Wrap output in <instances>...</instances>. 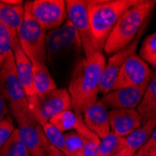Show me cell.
Here are the masks:
<instances>
[{"label": "cell", "mask_w": 156, "mask_h": 156, "mask_svg": "<svg viewBox=\"0 0 156 156\" xmlns=\"http://www.w3.org/2000/svg\"><path fill=\"white\" fill-rule=\"evenodd\" d=\"M105 66L106 60L102 51L84 57L76 65L68 92L71 96L72 108L77 114L82 115L85 109L97 101Z\"/></svg>", "instance_id": "1"}, {"label": "cell", "mask_w": 156, "mask_h": 156, "mask_svg": "<svg viewBox=\"0 0 156 156\" xmlns=\"http://www.w3.org/2000/svg\"><path fill=\"white\" fill-rule=\"evenodd\" d=\"M156 1L151 0H138L136 5L124 11L106 41L103 49L105 53L113 54L129 45L149 22Z\"/></svg>", "instance_id": "2"}, {"label": "cell", "mask_w": 156, "mask_h": 156, "mask_svg": "<svg viewBox=\"0 0 156 156\" xmlns=\"http://www.w3.org/2000/svg\"><path fill=\"white\" fill-rule=\"evenodd\" d=\"M138 0H90L86 1L91 30L103 51L106 41L124 11Z\"/></svg>", "instance_id": "3"}, {"label": "cell", "mask_w": 156, "mask_h": 156, "mask_svg": "<svg viewBox=\"0 0 156 156\" xmlns=\"http://www.w3.org/2000/svg\"><path fill=\"white\" fill-rule=\"evenodd\" d=\"M32 1L24 3V15L18 33L19 44L31 62L47 61L46 33L34 18Z\"/></svg>", "instance_id": "4"}, {"label": "cell", "mask_w": 156, "mask_h": 156, "mask_svg": "<svg viewBox=\"0 0 156 156\" xmlns=\"http://www.w3.org/2000/svg\"><path fill=\"white\" fill-rule=\"evenodd\" d=\"M0 94L8 102L14 118L31 111L17 75L13 51L0 69Z\"/></svg>", "instance_id": "5"}, {"label": "cell", "mask_w": 156, "mask_h": 156, "mask_svg": "<svg viewBox=\"0 0 156 156\" xmlns=\"http://www.w3.org/2000/svg\"><path fill=\"white\" fill-rule=\"evenodd\" d=\"M66 17L72 23L80 37L84 57H89L97 51H102L98 47L93 36L87 13L86 1L82 0H67Z\"/></svg>", "instance_id": "6"}, {"label": "cell", "mask_w": 156, "mask_h": 156, "mask_svg": "<svg viewBox=\"0 0 156 156\" xmlns=\"http://www.w3.org/2000/svg\"><path fill=\"white\" fill-rule=\"evenodd\" d=\"M154 75L145 61L133 54L121 67L110 91L127 87H148Z\"/></svg>", "instance_id": "7"}, {"label": "cell", "mask_w": 156, "mask_h": 156, "mask_svg": "<svg viewBox=\"0 0 156 156\" xmlns=\"http://www.w3.org/2000/svg\"><path fill=\"white\" fill-rule=\"evenodd\" d=\"M46 51L50 62L64 52L82 51L80 37L68 20H66L61 26L46 33Z\"/></svg>", "instance_id": "8"}, {"label": "cell", "mask_w": 156, "mask_h": 156, "mask_svg": "<svg viewBox=\"0 0 156 156\" xmlns=\"http://www.w3.org/2000/svg\"><path fill=\"white\" fill-rule=\"evenodd\" d=\"M21 139L31 156H46L49 141L42 126L37 122L32 111L15 117Z\"/></svg>", "instance_id": "9"}, {"label": "cell", "mask_w": 156, "mask_h": 156, "mask_svg": "<svg viewBox=\"0 0 156 156\" xmlns=\"http://www.w3.org/2000/svg\"><path fill=\"white\" fill-rule=\"evenodd\" d=\"M31 10L34 18L45 32L61 26L66 18V6L64 0H35Z\"/></svg>", "instance_id": "10"}, {"label": "cell", "mask_w": 156, "mask_h": 156, "mask_svg": "<svg viewBox=\"0 0 156 156\" xmlns=\"http://www.w3.org/2000/svg\"><path fill=\"white\" fill-rule=\"evenodd\" d=\"M72 109V100L68 90L60 88L51 91L38 98L37 109L35 115L37 122L42 126L59 113Z\"/></svg>", "instance_id": "11"}, {"label": "cell", "mask_w": 156, "mask_h": 156, "mask_svg": "<svg viewBox=\"0 0 156 156\" xmlns=\"http://www.w3.org/2000/svg\"><path fill=\"white\" fill-rule=\"evenodd\" d=\"M147 24H148V22L144 24L142 29L139 31L136 38L129 45L125 46L124 48L121 49L117 52L113 53L111 57L108 59V63H106L104 71L102 74V78L100 80V85H99V93L100 94H106L111 90L113 82H114L122 65L130 56H132L133 54H136V51L139 44V40L146 30Z\"/></svg>", "instance_id": "12"}, {"label": "cell", "mask_w": 156, "mask_h": 156, "mask_svg": "<svg viewBox=\"0 0 156 156\" xmlns=\"http://www.w3.org/2000/svg\"><path fill=\"white\" fill-rule=\"evenodd\" d=\"M13 54H14V59H15L17 75H18L20 83L24 92L30 110L32 111L33 115L35 117L37 113V109L38 98L37 95L35 83H34L32 62L23 52V51L20 47V44L13 48Z\"/></svg>", "instance_id": "13"}, {"label": "cell", "mask_w": 156, "mask_h": 156, "mask_svg": "<svg viewBox=\"0 0 156 156\" xmlns=\"http://www.w3.org/2000/svg\"><path fill=\"white\" fill-rule=\"evenodd\" d=\"M147 87H127L109 91L100 101L110 109H136L146 92Z\"/></svg>", "instance_id": "14"}, {"label": "cell", "mask_w": 156, "mask_h": 156, "mask_svg": "<svg viewBox=\"0 0 156 156\" xmlns=\"http://www.w3.org/2000/svg\"><path fill=\"white\" fill-rule=\"evenodd\" d=\"M108 122L111 133L126 137L142 123L143 119L136 109H110Z\"/></svg>", "instance_id": "15"}, {"label": "cell", "mask_w": 156, "mask_h": 156, "mask_svg": "<svg viewBox=\"0 0 156 156\" xmlns=\"http://www.w3.org/2000/svg\"><path fill=\"white\" fill-rule=\"evenodd\" d=\"M82 117L88 128L100 139L110 133L108 110L100 100L90 105L84 110Z\"/></svg>", "instance_id": "16"}, {"label": "cell", "mask_w": 156, "mask_h": 156, "mask_svg": "<svg viewBox=\"0 0 156 156\" xmlns=\"http://www.w3.org/2000/svg\"><path fill=\"white\" fill-rule=\"evenodd\" d=\"M24 15V4L9 5L0 0V23L5 26L10 34L13 48L19 45L18 33Z\"/></svg>", "instance_id": "17"}, {"label": "cell", "mask_w": 156, "mask_h": 156, "mask_svg": "<svg viewBox=\"0 0 156 156\" xmlns=\"http://www.w3.org/2000/svg\"><path fill=\"white\" fill-rule=\"evenodd\" d=\"M156 128V116L143 121L137 128L125 138V147L136 153L151 138Z\"/></svg>", "instance_id": "18"}, {"label": "cell", "mask_w": 156, "mask_h": 156, "mask_svg": "<svg viewBox=\"0 0 156 156\" xmlns=\"http://www.w3.org/2000/svg\"><path fill=\"white\" fill-rule=\"evenodd\" d=\"M34 83L37 98L56 89V83L45 62H32Z\"/></svg>", "instance_id": "19"}, {"label": "cell", "mask_w": 156, "mask_h": 156, "mask_svg": "<svg viewBox=\"0 0 156 156\" xmlns=\"http://www.w3.org/2000/svg\"><path fill=\"white\" fill-rule=\"evenodd\" d=\"M80 135L83 141V156H99V138L85 124L83 117L80 116L79 122L74 130Z\"/></svg>", "instance_id": "20"}, {"label": "cell", "mask_w": 156, "mask_h": 156, "mask_svg": "<svg viewBox=\"0 0 156 156\" xmlns=\"http://www.w3.org/2000/svg\"><path fill=\"white\" fill-rule=\"evenodd\" d=\"M136 110L143 121L156 116V79L153 78L148 85L142 101L136 108Z\"/></svg>", "instance_id": "21"}, {"label": "cell", "mask_w": 156, "mask_h": 156, "mask_svg": "<svg viewBox=\"0 0 156 156\" xmlns=\"http://www.w3.org/2000/svg\"><path fill=\"white\" fill-rule=\"evenodd\" d=\"M0 156H31L21 139L17 128H15L6 144L0 150Z\"/></svg>", "instance_id": "22"}, {"label": "cell", "mask_w": 156, "mask_h": 156, "mask_svg": "<svg viewBox=\"0 0 156 156\" xmlns=\"http://www.w3.org/2000/svg\"><path fill=\"white\" fill-rule=\"evenodd\" d=\"M80 116L82 115L71 110H66L51 118L49 122L61 132H69L70 130H75Z\"/></svg>", "instance_id": "23"}, {"label": "cell", "mask_w": 156, "mask_h": 156, "mask_svg": "<svg viewBox=\"0 0 156 156\" xmlns=\"http://www.w3.org/2000/svg\"><path fill=\"white\" fill-rule=\"evenodd\" d=\"M125 148V138L109 133L100 139L99 143V156H110Z\"/></svg>", "instance_id": "24"}, {"label": "cell", "mask_w": 156, "mask_h": 156, "mask_svg": "<svg viewBox=\"0 0 156 156\" xmlns=\"http://www.w3.org/2000/svg\"><path fill=\"white\" fill-rule=\"evenodd\" d=\"M42 129H43V132L49 141V143L54 148L59 150L60 151H62L66 156H68L66 145V138L63 132L58 130L50 122H47L44 125H42Z\"/></svg>", "instance_id": "25"}, {"label": "cell", "mask_w": 156, "mask_h": 156, "mask_svg": "<svg viewBox=\"0 0 156 156\" xmlns=\"http://www.w3.org/2000/svg\"><path fill=\"white\" fill-rule=\"evenodd\" d=\"M139 57L156 69V32L143 40L139 51Z\"/></svg>", "instance_id": "26"}, {"label": "cell", "mask_w": 156, "mask_h": 156, "mask_svg": "<svg viewBox=\"0 0 156 156\" xmlns=\"http://www.w3.org/2000/svg\"><path fill=\"white\" fill-rule=\"evenodd\" d=\"M13 51V41L8 29L0 23V69Z\"/></svg>", "instance_id": "27"}, {"label": "cell", "mask_w": 156, "mask_h": 156, "mask_svg": "<svg viewBox=\"0 0 156 156\" xmlns=\"http://www.w3.org/2000/svg\"><path fill=\"white\" fill-rule=\"evenodd\" d=\"M68 156H83V141L78 133L69 131L65 135Z\"/></svg>", "instance_id": "28"}, {"label": "cell", "mask_w": 156, "mask_h": 156, "mask_svg": "<svg viewBox=\"0 0 156 156\" xmlns=\"http://www.w3.org/2000/svg\"><path fill=\"white\" fill-rule=\"evenodd\" d=\"M14 130H15V126H14L13 120L10 116L7 115L0 122V150L6 144Z\"/></svg>", "instance_id": "29"}, {"label": "cell", "mask_w": 156, "mask_h": 156, "mask_svg": "<svg viewBox=\"0 0 156 156\" xmlns=\"http://www.w3.org/2000/svg\"><path fill=\"white\" fill-rule=\"evenodd\" d=\"M134 156H156V147H141Z\"/></svg>", "instance_id": "30"}, {"label": "cell", "mask_w": 156, "mask_h": 156, "mask_svg": "<svg viewBox=\"0 0 156 156\" xmlns=\"http://www.w3.org/2000/svg\"><path fill=\"white\" fill-rule=\"evenodd\" d=\"M9 113V108L7 106V102L0 94V122H1Z\"/></svg>", "instance_id": "31"}, {"label": "cell", "mask_w": 156, "mask_h": 156, "mask_svg": "<svg viewBox=\"0 0 156 156\" xmlns=\"http://www.w3.org/2000/svg\"><path fill=\"white\" fill-rule=\"evenodd\" d=\"M46 156H66V155L64 154L62 151H60L59 150L54 148L53 146H51L49 143L48 147H47V154H46Z\"/></svg>", "instance_id": "32"}, {"label": "cell", "mask_w": 156, "mask_h": 156, "mask_svg": "<svg viewBox=\"0 0 156 156\" xmlns=\"http://www.w3.org/2000/svg\"><path fill=\"white\" fill-rule=\"evenodd\" d=\"M134 152L133 151H131L129 149H127L126 147L124 148V149H122V150H121L120 151H118V152H116V153H114V154H112V155H110V156H134Z\"/></svg>", "instance_id": "33"}, {"label": "cell", "mask_w": 156, "mask_h": 156, "mask_svg": "<svg viewBox=\"0 0 156 156\" xmlns=\"http://www.w3.org/2000/svg\"><path fill=\"white\" fill-rule=\"evenodd\" d=\"M143 147H146V148L156 147V128H155V130L153 131V133H152L151 138L148 140V142H147Z\"/></svg>", "instance_id": "34"}, {"label": "cell", "mask_w": 156, "mask_h": 156, "mask_svg": "<svg viewBox=\"0 0 156 156\" xmlns=\"http://www.w3.org/2000/svg\"><path fill=\"white\" fill-rule=\"evenodd\" d=\"M3 1L7 4L9 5H22L23 4V2L22 0H3Z\"/></svg>", "instance_id": "35"}, {"label": "cell", "mask_w": 156, "mask_h": 156, "mask_svg": "<svg viewBox=\"0 0 156 156\" xmlns=\"http://www.w3.org/2000/svg\"><path fill=\"white\" fill-rule=\"evenodd\" d=\"M154 79H156V73H155V75H154Z\"/></svg>", "instance_id": "36"}]
</instances>
